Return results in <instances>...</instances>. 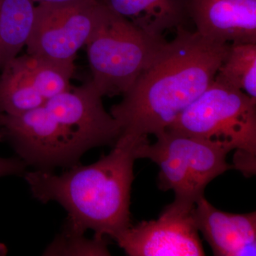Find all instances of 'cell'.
Masks as SVG:
<instances>
[{
    "label": "cell",
    "mask_w": 256,
    "mask_h": 256,
    "mask_svg": "<svg viewBox=\"0 0 256 256\" xmlns=\"http://www.w3.org/2000/svg\"><path fill=\"white\" fill-rule=\"evenodd\" d=\"M229 46L184 26L176 28L174 40L166 42L122 100L111 108L120 137L140 139L168 130L214 82Z\"/></svg>",
    "instance_id": "1"
},
{
    "label": "cell",
    "mask_w": 256,
    "mask_h": 256,
    "mask_svg": "<svg viewBox=\"0 0 256 256\" xmlns=\"http://www.w3.org/2000/svg\"><path fill=\"white\" fill-rule=\"evenodd\" d=\"M146 138L120 137L107 156L88 165L77 164L60 174L34 170L23 176L32 196L55 202L66 210L63 230L116 239L131 224L130 192L136 149Z\"/></svg>",
    "instance_id": "2"
},
{
    "label": "cell",
    "mask_w": 256,
    "mask_h": 256,
    "mask_svg": "<svg viewBox=\"0 0 256 256\" xmlns=\"http://www.w3.org/2000/svg\"><path fill=\"white\" fill-rule=\"evenodd\" d=\"M256 100L215 82L168 129L207 141L224 150H236L235 169L256 172Z\"/></svg>",
    "instance_id": "3"
},
{
    "label": "cell",
    "mask_w": 256,
    "mask_h": 256,
    "mask_svg": "<svg viewBox=\"0 0 256 256\" xmlns=\"http://www.w3.org/2000/svg\"><path fill=\"white\" fill-rule=\"evenodd\" d=\"M106 6L86 43L92 82L104 96L124 95L166 44Z\"/></svg>",
    "instance_id": "4"
},
{
    "label": "cell",
    "mask_w": 256,
    "mask_h": 256,
    "mask_svg": "<svg viewBox=\"0 0 256 256\" xmlns=\"http://www.w3.org/2000/svg\"><path fill=\"white\" fill-rule=\"evenodd\" d=\"M156 137L154 144L146 140L138 144L137 159L148 158L159 166L160 188L173 190L174 201L195 205L212 180L235 169L226 162L228 152L200 138L171 129Z\"/></svg>",
    "instance_id": "5"
},
{
    "label": "cell",
    "mask_w": 256,
    "mask_h": 256,
    "mask_svg": "<svg viewBox=\"0 0 256 256\" xmlns=\"http://www.w3.org/2000/svg\"><path fill=\"white\" fill-rule=\"evenodd\" d=\"M0 140L9 143L28 166L41 171L73 166L92 149L85 138L44 105L18 116L0 112Z\"/></svg>",
    "instance_id": "6"
},
{
    "label": "cell",
    "mask_w": 256,
    "mask_h": 256,
    "mask_svg": "<svg viewBox=\"0 0 256 256\" xmlns=\"http://www.w3.org/2000/svg\"><path fill=\"white\" fill-rule=\"evenodd\" d=\"M105 9L100 0L37 5L26 44L28 54L52 60H75L77 52L86 44Z\"/></svg>",
    "instance_id": "7"
},
{
    "label": "cell",
    "mask_w": 256,
    "mask_h": 256,
    "mask_svg": "<svg viewBox=\"0 0 256 256\" xmlns=\"http://www.w3.org/2000/svg\"><path fill=\"white\" fill-rule=\"evenodd\" d=\"M194 206L174 200L158 220L131 225L114 240L130 256H205L194 218Z\"/></svg>",
    "instance_id": "8"
},
{
    "label": "cell",
    "mask_w": 256,
    "mask_h": 256,
    "mask_svg": "<svg viewBox=\"0 0 256 256\" xmlns=\"http://www.w3.org/2000/svg\"><path fill=\"white\" fill-rule=\"evenodd\" d=\"M102 98L90 82L52 98L44 106L57 118L82 134L92 148L114 146L120 136V129L104 108Z\"/></svg>",
    "instance_id": "9"
},
{
    "label": "cell",
    "mask_w": 256,
    "mask_h": 256,
    "mask_svg": "<svg viewBox=\"0 0 256 256\" xmlns=\"http://www.w3.org/2000/svg\"><path fill=\"white\" fill-rule=\"evenodd\" d=\"M190 16L210 41L256 44V0H190Z\"/></svg>",
    "instance_id": "10"
},
{
    "label": "cell",
    "mask_w": 256,
    "mask_h": 256,
    "mask_svg": "<svg viewBox=\"0 0 256 256\" xmlns=\"http://www.w3.org/2000/svg\"><path fill=\"white\" fill-rule=\"evenodd\" d=\"M194 218L198 232L216 256L256 255V214L228 213L202 196L195 204Z\"/></svg>",
    "instance_id": "11"
},
{
    "label": "cell",
    "mask_w": 256,
    "mask_h": 256,
    "mask_svg": "<svg viewBox=\"0 0 256 256\" xmlns=\"http://www.w3.org/2000/svg\"><path fill=\"white\" fill-rule=\"evenodd\" d=\"M111 11L127 18L148 34L163 37L190 18V0H100Z\"/></svg>",
    "instance_id": "12"
},
{
    "label": "cell",
    "mask_w": 256,
    "mask_h": 256,
    "mask_svg": "<svg viewBox=\"0 0 256 256\" xmlns=\"http://www.w3.org/2000/svg\"><path fill=\"white\" fill-rule=\"evenodd\" d=\"M0 74V112L18 116L44 105L34 78L30 56H16L8 62Z\"/></svg>",
    "instance_id": "13"
},
{
    "label": "cell",
    "mask_w": 256,
    "mask_h": 256,
    "mask_svg": "<svg viewBox=\"0 0 256 256\" xmlns=\"http://www.w3.org/2000/svg\"><path fill=\"white\" fill-rule=\"evenodd\" d=\"M35 10L33 0H0V70L26 44Z\"/></svg>",
    "instance_id": "14"
},
{
    "label": "cell",
    "mask_w": 256,
    "mask_h": 256,
    "mask_svg": "<svg viewBox=\"0 0 256 256\" xmlns=\"http://www.w3.org/2000/svg\"><path fill=\"white\" fill-rule=\"evenodd\" d=\"M214 80L256 100V44H230Z\"/></svg>",
    "instance_id": "15"
},
{
    "label": "cell",
    "mask_w": 256,
    "mask_h": 256,
    "mask_svg": "<svg viewBox=\"0 0 256 256\" xmlns=\"http://www.w3.org/2000/svg\"><path fill=\"white\" fill-rule=\"evenodd\" d=\"M44 256H110L106 238H87L84 234L62 232L45 249Z\"/></svg>",
    "instance_id": "16"
},
{
    "label": "cell",
    "mask_w": 256,
    "mask_h": 256,
    "mask_svg": "<svg viewBox=\"0 0 256 256\" xmlns=\"http://www.w3.org/2000/svg\"><path fill=\"white\" fill-rule=\"evenodd\" d=\"M28 165L18 156L0 158V178L8 175H24Z\"/></svg>",
    "instance_id": "17"
},
{
    "label": "cell",
    "mask_w": 256,
    "mask_h": 256,
    "mask_svg": "<svg viewBox=\"0 0 256 256\" xmlns=\"http://www.w3.org/2000/svg\"><path fill=\"white\" fill-rule=\"evenodd\" d=\"M33 1L34 3H38V4H55L72 2L76 0H33Z\"/></svg>",
    "instance_id": "18"
}]
</instances>
